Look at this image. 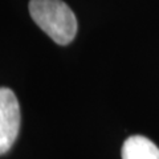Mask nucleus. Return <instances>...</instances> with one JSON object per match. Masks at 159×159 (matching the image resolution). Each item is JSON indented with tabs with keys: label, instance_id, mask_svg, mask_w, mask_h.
Returning <instances> with one entry per match:
<instances>
[{
	"label": "nucleus",
	"instance_id": "1",
	"mask_svg": "<svg viewBox=\"0 0 159 159\" xmlns=\"http://www.w3.org/2000/svg\"><path fill=\"white\" fill-rule=\"evenodd\" d=\"M33 21L60 45H66L77 33V19L62 0H31Z\"/></svg>",
	"mask_w": 159,
	"mask_h": 159
},
{
	"label": "nucleus",
	"instance_id": "2",
	"mask_svg": "<svg viewBox=\"0 0 159 159\" xmlns=\"http://www.w3.org/2000/svg\"><path fill=\"white\" fill-rule=\"evenodd\" d=\"M20 129V106L9 88H0V155L9 151Z\"/></svg>",
	"mask_w": 159,
	"mask_h": 159
},
{
	"label": "nucleus",
	"instance_id": "3",
	"mask_svg": "<svg viewBox=\"0 0 159 159\" xmlns=\"http://www.w3.org/2000/svg\"><path fill=\"white\" fill-rule=\"evenodd\" d=\"M122 159H159V147L146 137H129L122 146Z\"/></svg>",
	"mask_w": 159,
	"mask_h": 159
}]
</instances>
